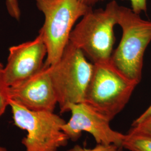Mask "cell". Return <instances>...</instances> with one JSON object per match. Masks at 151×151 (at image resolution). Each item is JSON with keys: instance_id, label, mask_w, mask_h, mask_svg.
Returning <instances> with one entry per match:
<instances>
[{"instance_id": "2", "label": "cell", "mask_w": 151, "mask_h": 151, "mask_svg": "<svg viewBox=\"0 0 151 151\" xmlns=\"http://www.w3.org/2000/svg\"><path fill=\"white\" fill-rule=\"evenodd\" d=\"M138 85L110 60L95 63L83 103L110 122L123 110Z\"/></svg>"}, {"instance_id": "3", "label": "cell", "mask_w": 151, "mask_h": 151, "mask_svg": "<svg viewBox=\"0 0 151 151\" xmlns=\"http://www.w3.org/2000/svg\"><path fill=\"white\" fill-rule=\"evenodd\" d=\"M116 19L123 34L110 61L124 75L139 84L144 55L151 42V22L143 19L132 9L119 5Z\"/></svg>"}, {"instance_id": "13", "label": "cell", "mask_w": 151, "mask_h": 151, "mask_svg": "<svg viewBox=\"0 0 151 151\" xmlns=\"http://www.w3.org/2000/svg\"><path fill=\"white\" fill-rule=\"evenodd\" d=\"M122 147L116 145H103L97 144V146L92 149L83 148L80 145H75L67 151H122Z\"/></svg>"}, {"instance_id": "16", "label": "cell", "mask_w": 151, "mask_h": 151, "mask_svg": "<svg viewBox=\"0 0 151 151\" xmlns=\"http://www.w3.org/2000/svg\"><path fill=\"white\" fill-rule=\"evenodd\" d=\"M151 116V105L147 108V109L143 114H142L140 116L135 119L132 124V126H134L137 124H139L141 122H143L145 120L147 119L148 118Z\"/></svg>"}, {"instance_id": "14", "label": "cell", "mask_w": 151, "mask_h": 151, "mask_svg": "<svg viewBox=\"0 0 151 151\" xmlns=\"http://www.w3.org/2000/svg\"><path fill=\"white\" fill-rule=\"evenodd\" d=\"M128 132L139 133L151 137V116L139 124L132 126Z\"/></svg>"}, {"instance_id": "6", "label": "cell", "mask_w": 151, "mask_h": 151, "mask_svg": "<svg viewBox=\"0 0 151 151\" xmlns=\"http://www.w3.org/2000/svg\"><path fill=\"white\" fill-rule=\"evenodd\" d=\"M15 125L27 132L22 144L26 151H57L69 140L62 130L66 122L59 115L49 111L30 110L10 101Z\"/></svg>"}, {"instance_id": "18", "label": "cell", "mask_w": 151, "mask_h": 151, "mask_svg": "<svg viewBox=\"0 0 151 151\" xmlns=\"http://www.w3.org/2000/svg\"><path fill=\"white\" fill-rule=\"evenodd\" d=\"M4 68V65L2 64V63L0 62V69H3Z\"/></svg>"}, {"instance_id": "10", "label": "cell", "mask_w": 151, "mask_h": 151, "mask_svg": "<svg viewBox=\"0 0 151 151\" xmlns=\"http://www.w3.org/2000/svg\"><path fill=\"white\" fill-rule=\"evenodd\" d=\"M123 148L130 151H151V137L128 132L125 137Z\"/></svg>"}, {"instance_id": "4", "label": "cell", "mask_w": 151, "mask_h": 151, "mask_svg": "<svg viewBox=\"0 0 151 151\" xmlns=\"http://www.w3.org/2000/svg\"><path fill=\"white\" fill-rule=\"evenodd\" d=\"M118 5L113 0L104 9L92 10L82 17L70 33V42L80 49L93 63L111 59Z\"/></svg>"}, {"instance_id": "1", "label": "cell", "mask_w": 151, "mask_h": 151, "mask_svg": "<svg viewBox=\"0 0 151 151\" xmlns=\"http://www.w3.org/2000/svg\"><path fill=\"white\" fill-rule=\"evenodd\" d=\"M38 9L44 16L43 25L39 34L43 40L47 54L44 65L49 67L60 60L70 41L76 22L92 7L81 0H35Z\"/></svg>"}, {"instance_id": "11", "label": "cell", "mask_w": 151, "mask_h": 151, "mask_svg": "<svg viewBox=\"0 0 151 151\" xmlns=\"http://www.w3.org/2000/svg\"><path fill=\"white\" fill-rule=\"evenodd\" d=\"M9 87L4 78L2 69H0V117L5 113L6 109L9 105Z\"/></svg>"}, {"instance_id": "7", "label": "cell", "mask_w": 151, "mask_h": 151, "mask_svg": "<svg viewBox=\"0 0 151 151\" xmlns=\"http://www.w3.org/2000/svg\"><path fill=\"white\" fill-rule=\"evenodd\" d=\"M67 111L71 113V117L62 126V130L69 139L76 141L82 132H86L93 137L97 144H114L123 147L125 135L111 129L110 121L86 104H70Z\"/></svg>"}, {"instance_id": "15", "label": "cell", "mask_w": 151, "mask_h": 151, "mask_svg": "<svg viewBox=\"0 0 151 151\" xmlns=\"http://www.w3.org/2000/svg\"><path fill=\"white\" fill-rule=\"evenodd\" d=\"M6 5L10 15L19 20L21 15L19 0H6Z\"/></svg>"}, {"instance_id": "9", "label": "cell", "mask_w": 151, "mask_h": 151, "mask_svg": "<svg viewBox=\"0 0 151 151\" xmlns=\"http://www.w3.org/2000/svg\"><path fill=\"white\" fill-rule=\"evenodd\" d=\"M10 101L36 111L54 112L58 100L49 67L15 86L9 87Z\"/></svg>"}, {"instance_id": "8", "label": "cell", "mask_w": 151, "mask_h": 151, "mask_svg": "<svg viewBox=\"0 0 151 151\" xmlns=\"http://www.w3.org/2000/svg\"><path fill=\"white\" fill-rule=\"evenodd\" d=\"M47 50L41 35L34 40L12 46L7 63L2 69L8 87L17 85L37 73L44 67Z\"/></svg>"}, {"instance_id": "5", "label": "cell", "mask_w": 151, "mask_h": 151, "mask_svg": "<svg viewBox=\"0 0 151 151\" xmlns=\"http://www.w3.org/2000/svg\"><path fill=\"white\" fill-rule=\"evenodd\" d=\"M93 64L88 62L80 49L70 41L59 61L49 67L60 113L67 112L70 104L83 103Z\"/></svg>"}, {"instance_id": "12", "label": "cell", "mask_w": 151, "mask_h": 151, "mask_svg": "<svg viewBox=\"0 0 151 151\" xmlns=\"http://www.w3.org/2000/svg\"><path fill=\"white\" fill-rule=\"evenodd\" d=\"M87 5L91 6L105 0H81ZM131 3L132 9L135 13L140 14L142 12L147 11V0H129Z\"/></svg>"}, {"instance_id": "17", "label": "cell", "mask_w": 151, "mask_h": 151, "mask_svg": "<svg viewBox=\"0 0 151 151\" xmlns=\"http://www.w3.org/2000/svg\"><path fill=\"white\" fill-rule=\"evenodd\" d=\"M0 151H7V150L5 148H4V147H2L0 146Z\"/></svg>"}]
</instances>
